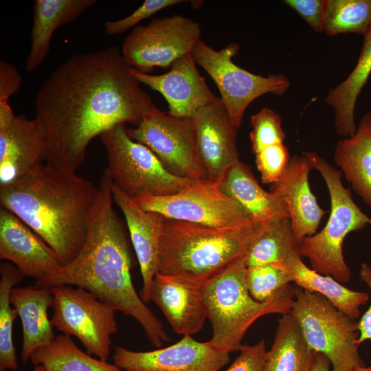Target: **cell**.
Wrapping results in <instances>:
<instances>
[{"mask_svg":"<svg viewBox=\"0 0 371 371\" xmlns=\"http://www.w3.org/2000/svg\"><path fill=\"white\" fill-rule=\"evenodd\" d=\"M116 46L74 55L36 96V117L48 143L46 164L76 172L89 143L116 125L138 126L155 107Z\"/></svg>","mask_w":371,"mask_h":371,"instance_id":"obj_1","label":"cell"},{"mask_svg":"<svg viewBox=\"0 0 371 371\" xmlns=\"http://www.w3.org/2000/svg\"><path fill=\"white\" fill-rule=\"evenodd\" d=\"M111 183L106 168L89 214L86 240L78 256L54 273L35 281L34 286L52 288L67 284L84 288L115 311L136 319L150 344L159 348L170 337L133 286L132 244L113 207Z\"/></svg>","mask_w":371,"mask_h":371,"instance_id":"obj_2","label":"cell"},{"mask_svg":"<svg viewBox=\"0 0 371 371\" xmlns=\"http://www.w3.org/2000/svg\"><path fill=\"white\" fill-rule=\"evenodd\" d=\"M98 192V187L76 172L43 163L0 187V203L40 236L65 266L84 245Z\"/></svg>","mask_w":371,"mask_h":371,"instance_id":"obj_3","label":"cell"},{"mask_svg":"<svg viewBox=\"0 0 371 371\" xmlns=\"http://www.w3.org/2000/svg\"><path fill=\"white\" fill-rule=\"evenodd\" d=\"M269 223L210 227L164 217L157 273L203 283L245 256Z\"/></svg>","mask_w":371,"mask_h":371,"instance_id":"obj_4","label":"cell"},{"mask_svg":"<svg viewBox=\"0 0 371 371\" xmlns=\"http://www.w3.org/2000/svg\"><path fill=\"white\" fill-rule=\"evenodd\" d=\"M247 269L245 256L202 284L203 303L212 328L208 341L228 353L241 350L243 338L256 320L271 313H291L295 300V286L289 283L268 300H256L247 286Z\"/></svg>","mask_w":371,"mask_h":371,"instance_id":"obj_5","label":"cell"},{"mask_svg":"<svg viewBox=\"0 0 371 371\" xmlns=\"http://www.w3.org/2000/svg\"><path fill=\"white\" fill-rule=\"evenodd\" d=\"M306 154L315 169L322 176L330 195V212L324 227L305 237L299 245L301 257L308 259L313 270L329 275L341 283L351 280L350 269L346 263L342 245L346 236L371 225V218L355 203L350 190L341 181V171L314 152Z\"/></svg>","mask_w":371,"mask_h":371,"instance_id":"obj_6","label":"cell"},{"mask_svg":"<svg viewBox=\"0 0 371 371\" xmlns=\"http://www.w3.org/2000/svg\"><path fill=\"white\" fill-rule=\"evenodd\" d=\"M291 314L310 348L324 355L333 371H355L365 366L359 353L357 321L326 297L295 286Z\"/></svg>","mask_w":371,"mask_h":371,"instance_id":"obj_7","label":"cell"},{"mask_svg":"<svg viewBox=\"0 0 371 371\" xmlns=\"http://www.w3.org/2000/svg\"><path fill=\"white\" fill-rule=\"evenodd\" d=\"M100 138L112 183L133 199L173 194L192 181L169 172L151 150L129 137L124 124L104 132Z\"/></svg>","mask_w":371,"mask_h":371,"instance_id":"obj_8","label":"cell"},{"mask_svg":"<svg viewBox=\"0 0 371 371\" xmlns=\"http://www.w3.org/2000/svg\"><path fill=\"white\" fill-rule=\"evenodd\" d=\"M239 50L234 42L217 51L200 39L191 54L216 85L221 100L238 129L248 106L258 98L272 93L282 96L291 86L283 74H271L267 76L252 74L236 65L232 58Z\"/></svg>","mask_w":371,"mask_h":371,"instance_id":"obj_9","label":"cell"},{"mask_svg":"<svg viewBox=\"0 0 371 371\" xmlns=\"http://www.w3.org/2000/svg\"><path fill=\"white\" fill-rule=\"evenodd\" d=\"M51 290L53 327L63 335L77 337L88 354L107 361L111 336L118 330L116 311L82 287L64 284Z\"/></svg>","mask_w":371,"mask_h":371,"instance_id":"obj_10","label":"cell"},{"mask_svg":"<svg viewBox=\"0 0 371 371\" xmlns=\"http://www.w3.org/2000/svg\"><path fill=\"white\" fill-rule=\"evenodd\" d=\"M201 33L199 23L191 18L179 14L156 18L135 27L124 38L121 53L130 67L149 74L155 67L170 68L191 54Z\"/></svg>","mask_w":371,"mask_h":371,"instance_id":"obj_11","label":"cell"},{"mask_svg":"<svg viewBox=\"0 0 371 371\" xmlns=\"http://www.w3.org/2000/svg\"><path fill=\"white\" fill-rule=\"evenodd\" d=\"M126 132L151 150L173 175L190 181L207 179L192 118L172 116L155 107L135 128H126Z\"/></svg>","mask_w":371,"mask_h":371,"instance_id":"obj_12","label":"cell"},{"mask_svg":"<svg viewBox=\"0 0 371 371\" xmlns=\"http://www.w3.org/2000/svg\"><path fill=\"white\" fill-rule=\"evenodd\" d=\"M144 210L166 218L210 227H224L252 220L245 209L220 188L219 183L192 181L181 190L162 196L133 199Z\"/></svg>","mask_w":371,"mask_h":371,"instance_id":"obj_13","label":"cell"},{"mask_svg":"<svg viewBox=\"0 0 371 371\" xmlns=\"http://www.w3.org/2000/svg\"><path fill=\"white\" fill-rule=\"evenodd\" d=\"M113 363L125 371H218L229 360L228 352L200 342L190 335L150 351H133L116 346Z\"/></svg>","mask_w":371,"mask_h":371,"instance_id":"obj_14","label":"cell"},{"mask_svg":"<svg viewBox=\"0 0 371 371\" xmlns=\"http://www.w3.org/2000/svg\"><path fill=\"white\" fill-rule=\"evenodd\" d=\"M191 118L207 179L220 183L240 159L236 144L238 128L220 98L201 106Z\"/></svg>","mask_w":371,"mask_h":371,"instance_id":"obj_15","label":"cell"},{"mask_svg":"<svg viewBox=\"0 0 371 371\" xmlns=\"http://www.w3.org/2000/svg\"><path fill=\"white\" fill-rule=\"evenodd\" d=\"M131 71L139 83L164 96L172 116L191 118L201 106L218 98L199 74L191 54L175 60L166 74L152 75L131 67Z\"/></svg>","mask_w":371,"mask_h":371,"instance_id":"obj_16","label":"cell"},{"mask_svg":"<svg viewBox=\"0 0 371 371\" xmlns=\"http://www.w3.org/2000/svg\"><path fill=\"white\" fill-rule=\"evenodd\" d=\"M0 259L12 262L35 281L62 267L54 251L9 210L0 207Z\"/></svg>","mask_w":371,"mask_h":371,"instance_id":"obj_17","label":"cell"},{"mask_svg":"<svg viewBox=\"0 0 371 371\" xmlns=\"http://www.w3.org/2000/svg\"><path fill=\"white\" fill-rule=\"evenodd\" d=\"M48 143L44 127L35 117L15 116L0 128V187L46 162Z\"/></svg>","mask_w":371,"mask_h":371,"instance_id":"obj_18","label":"cell"},{"mask_svg":"<svg viewBox=\"0 0 371 371\" xmlns=\"http://www.w3.org/2000/svg\"><path fill=\"white\" fill-rule=\"evenodd\" d=\"M315 168L311 158L294 155L280 177L270 186V192L285 201L294 236L300 245L306 236L316 234L323 216L326 213L317 202L308 182L310 171Z\"/></svg>","mask_w":371,"mask_h":371,"instance_id":"obj_19","label":"cell"},{"mask_svg":"<svg viewBox=\"0 0 371 371\" xmlns=\"http://www.w3.org/2000/svg\"><path fill=\"white\" fill-rule=\"evenodd\" d=\"M202 284L179 276L155 275L150 299L159 306L176 333L191 336L203 328L207 316Z\"/></svg>","mask_w":371,"mask_h":371,"instance_id":"obj_20","label":"cell"},{"mask_svg":"<svg viewBox=\"0 0 371 371\" xmlns=\"http://www.w3.org/2000/svg\"><path fill=\"white\" fill-rule=\"evenodd\" d=\"M111 192L114 203L120 208L126 220L143 280L140 297L147 303L150 301V286L157 274L159 240L164 217L144 210L113 183Z\"/></svg>","mask_w":371,"mask_h":371,"instance_id":"obj_21","label":"cell"},{"mask_svg":"<svg viewBox=\"0 0 371 371\" xmlns=\"http://www.w3.org/2000/svg\"><path fill=\"white\" fill-rule=\"evenodd\" d=\"M10 302L16 310L23 328L21 359L25 364L34 350L52 341L56 336L48 317L54 296L51 288L29 286L14 287Z\"/></svg>","mask_w":371,"mask_h":371,"instance_id":"obj_22","label":"cell"},{"mask_svg":"<svg viewBox=\"0 0 371 371\" xmlns=\"http://www.w3.org/2000/svg\"><path fill=\"white\" fill-rule=\"evenodd\" d=\"M219 186L224 193L235 199L254 221L269 223L290 218L284 199L265 190L254 177L251 167L240 159L229 169Z\"/></svg>","mask_w":371,"mask_h":371,"instance_id":"obj_23","label":"cell"},{"mask_svg":"<svg viewBox=\"0 0 371 371\" xmlns=\"http://www.w3.org/2000/svg\"><path fill=\"white\" fill-rule=\"evenodd\" d=\"M95 0H35L27 72L36 69L47 57L51 38L56 29L77 19L95 4Z\"/></svg>","mask_w":371,"mask_h":371,"instance_id":"obj_24","label":"cell"},{"mask_svg":"<svg viewBox=\"0 0 371 371\" xmlns=\"http://www.w3.org/2000/svg\"><path fill=\"white\" fill-rule=\"evenodd\" d=\"M273 265L285 271L296 286L326 297L355 320L360 316V306L365 305L369 300L367 293L350 289L332 276L320 274L308 267L298 251L285 260Z\"/></svg>","mask_w":371,"mask_h":371,"instance_id":"obj_25","label":"cell"},{"mask_svg":"<svg viewBox=\"0 0 371 371\" xmlns=\"http://www.w3.org/2000/svg\"><path fill=\"white\" fill-rule=\"evenodd\" d=\"M334 161L346 180L371 207V112L361 118L355 133L339 140L335 148Z\"/></svg>","mask_w":371,"mask_h":371,"instance_id":"obj_26","label":"cell"},{"mask_svg":"<svg viewBox=\"0 0 371 371\" xmlns=\"http://www.w3.org/2000/svg\"><path fill=\"white\" fill-rule=\"evenodd\" d=\"M363 38L360 55L353 70L342 82L328 91L325 98L326 102L334 110L337 133L346 137L356 132L357 100L371 74V27Z\"/></svg>","mask_w":371,"mask_h":371,"instance_id":"obj_27","label":"cell"},{"mask_svg":"<svg viewBox=\"0 0 371 371\" xmlns=\"http://www.w3.org/2000/svg\"><path fill=\"white\" fill-rule=\"evenodd\" d=\"M314 353L295 318L291 313L282 315L262 371H310Z\"/></svg>","mask_w":371,"mask_h":371,"instance_id":"obj_28","label":"cell"},{"mask_svg":"<svg viewBox=\"0 0 371 371\" xmlns=\"http://www.w3.org/2000/svg\"><path fill=\"white\" fill-rule=\"evenodd\" d=\"M30 361L34 366L43 365L47 371H125L83 352L63 334L34 350Z\"/></svg>","mask_w":371,"mask_h":371,"instance_id":"obj_29","label":"cell"},{"mask_svg":"<svg viewBox=\"0 0 371 371\" xmlns=\"http://www.w3.org/2000/svg\"><path fill=\"white\" fill-rule=\"evenodd\" d=\"M297 251L291 219L282 218L269 223L245 255V262L247 267L278 263Z\"/></svg>","mask_w":371,"mask_h":371,"instance_id":"obj_30","label":"cell"},{"mask_svg":"<svg viewBox=\"0 0 371 371\" xmlns=\"http://www.w3.org/2000/svg\"><path fill=\"white\" fill-rule=\"evenodd\" d=\"M0 371L14 370L18 362L12 332L18 313L12 307L10 293L25 276L15 265L6 261L0 264Z\"/></svg>","mask_w":371,"mask_h":371,"instance_id":"obj_31","label":"cell"},{"mask_svg":"<svg viewBox=\"0 0 371 371\" xmlns=\"http://www.w3.org/2000/svg\"><path fill=\"white\" fill-rule=\"evenodd\" d=\"M371 27V0H324L322 32L328 36L358 34Z\"/></svg>","mask_w":371,"mask_h":371,"instance_id":"obj_32","label":"cell"},{"mask_svg":"<svg viewBox=\"0 0 371 371\" xmlns=\"http://www.w3.org/2000/svg\"><path fill=\"white\" fill-rule=\"evenodd\" d=\"M291 282L289 276L273 264L247 267L246 283L250 295L264 302L278 289Z\"/></svg>","mask_w":371,"mask_h":371,"instance_id":"obj_33","label":"cell"},{"mask_svg":"<svg viewBox=\"0 0 371 371\" xmlns=\"http://www.w3.org/2000/svg\"><path fill=\"white\" fill-rule=\"evenodd\" d=\"M250 124L252 129L249 138L254 154L271 145L284 143L286 133L281 117L273 109L262 108L251 116Z\"/></svg>","mask_w":371,"mask_h":371,"instance_id":"obj_34","label":"cell"},{"mask_svg":"<svg viewBox=\"0 0 371 371\" xmlns=\"http://www.w3.org/2000/svg\"><path fill=\"white\" fill-rule=\"evenodd\" d=\"M254 155L262 183L270 185L280 177L291 158L284 143L265 147Z\"/></svg>","mask_w":371,"mask_h":371,"instance_id":"obj_35","label":"cell"},{"mask_svg":"<svg viewBox=\"0 0 371 371\" xmlns=\"http://www.w3.org/2000/svg\"><path fill=\"white\" fill-rule=\"evenodd\" d=\"M186 2L184 0H146L142 5L125 18L106 21L104 27L109 36L120 34L131 27L137 26L142 21L146 19L156 12L173 5Z\"/></svg>","mask_w":371,"mask_h":371,"instance_id":"obj_36","label":"cell"},{"mask_svg":"<svg viewBox=\"0 0 371 371\" xmlns=\"http://www.w3.org/2000/svg\"><path fill=\"white\" fill-rule=\"evenodd\" d=\"M240 353L225 371H262L267 356L265 341L243 345Z\"/></svg>","mask_w":371,"mask_h":371,"instance_id":"obj_37","label":"cell"},{"mask_svg":"<svg viewBox=\"0 0 371 371\" xmlns=\"http://www.w3.org/2000/svg\"><path fill=\"white\" fill-rule=\"evenodd\" d=\"M284 3L294 10L314 32H322L324 0H286Z\"/></svg>","mask_w":371,"mask_h":371,"instance_id":"obj_38","label":"cell"},{"mask_svg":"<svg viewBox=\"0 0 371 371\" xmlns=\"http://www.w3.org/2000/svg\"><path fill=\"white\" fill-rule=\"evenodd\" d=\"M22 77L14 65L0 61V109L10 108L8 100L20 89Z\"/></svg>","mask_w":371,"mask_h":371,"instance_id":"obj_39","label":"cell"},{"mask_svg":"<svg viewBox=\"0 0 371 371\" xmlns=\"http://www.w3.org/2000/svg\"><path fill=\"white\" fill-rule=\"evenodd\" d=\"M359 276L361 280L369 286L371 291V265L366 262L362 263ZM357 329L359 332L358 346L366 340L371 339V303L367 311L357 321Z\"/></svg>","mask_w":371,"mask_h":371,"instance_id":"obj_40","label":"cell"},{"mask_svg":"<svg viewBox=\"0 0 371 371\" xmlns=\"http://www.w3.org/2000/svg\"><path fill=\"white\" fill-rule=\"evenodd\" d=\"M331 363L322 353L315 352L310 371H330Z\"/></svg>","mask_w":371,"mask_h":371,"instance_id":"obj_41","label":"cell"},{"mask_svg":"<svg viewBox=\"0 0 371 371\" xmlns=\"http://www.w3.org/2000/svg\"><path fill=\"white\" fill-rule=\"evenodd\" d=\"M33 371H47V370L43 365L38 364L34 366Z\"/></svg>","mask_w":371,"mask_h":371,"instance_id":"obj_42","label":"cell"},{"mask_svg":"<svg viewBox=\"0 0 371 371\" xmlns=\"http://www.w3.org/2000/svg\"><path fill=\"white\" fill-rule=\"evenodd\" d=\"M355 371H371V367L366 368V366L358 367Z\"/></svg>","mask_w":371,"mask_h":371,"instance_id":"obj_43","label":"cell"}]
</instances>
